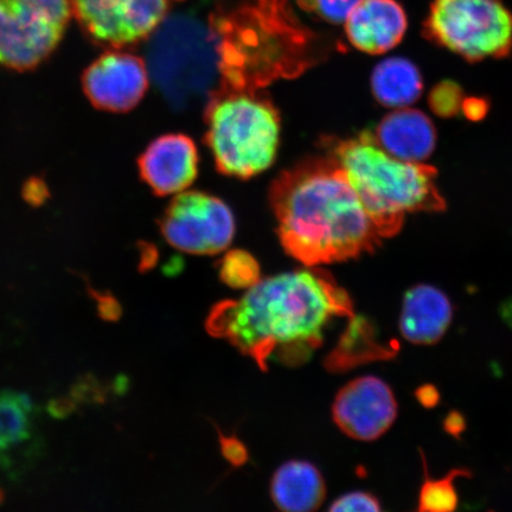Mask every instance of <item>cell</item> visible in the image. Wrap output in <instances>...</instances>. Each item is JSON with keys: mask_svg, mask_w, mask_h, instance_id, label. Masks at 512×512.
<instances>
[{"mask_svg": "<svg viewBox=\"0 0 512 512\" xmlns=\"http://www.w3.org/2000/svg\"><path fill=\"white\" fill-rule=\"evenodd\" d=\"M349 293L318 267L261 279L239 299L217 303L207 318L211 336L226 339L262 369L278 361L298 367L322 347L336 318L354 316Z\"/></svg>", "mask_w": 512, "mask_h": 512, "instance_id": "6da1fadb", "label": "cell"}, {"mask_svg": "<svg viewBox=\"0 0 512 512\" xmlns=\"http://www.w3.org/2000/svg\"><path fill=\"white\" fill-rule=\"evenodd\" d=\"M268 200L281 246L306 267L357 259L381 245L361 198L329 156L281 172Z\"/></svg>", "mask_w": 512, "mask_h": 512, "instance_id": "7a4b0ae2", "label": "cell"}, {"mask_svg": "<svg viewBox=\"0 0 512 512\" xmlns=\"http://www.w3.org/2000/svg\"><path fill=\"white\" fill-rule=\"evenodd\" d=\"M209 28L219 55V87L260 91L296 78L322 57L315 35L281 0H226Z\"/></svg>", "mask_w": 512, "mask_h": 512, "instance_id": "3957f363", "label": "cell"}, {"mask_svg": "<svg viewBox=\"0 0 512 512\" xmlns=\"http://www.w3.org/2000/svg\"><path fill=\"white\" fill-rule=\"evenodd\" d=\"M323 147L347 175L382 239L399 234L407 213H435L446 207L437 187V170L389 155L373 132L349 139L324 138Z\"/></svg>", "mask_w": 512, "mask_h": 512, "instance_id": "277c9868", "label": "cell"}, {"mask_svg": "<svg viewBox=\"0 0 512 512\" xmlns=\"http://www.w3.org/2000/svg\"><path fill=\"white\" fill-rule=\"evenodd\" d=\"M206 144L221 174L249 179L274 163L280 114L260 91L217 87L204 111Z\"/></svg>", "mask_w": 512, "mask_h": 512, "instance_id": "5b68a950", "label": "cell"}, {"mask_svg": "<svg viewBox=\"0 0 512 512\" xmlns=\"http://www.w3.org/2000/svg\"><path fill=\"white\" fill-rule=\"evenodd\" d=\"M150 37L147 70L166 100L179 110L208 102L221 81L209 25L188 16L165 18Z\"/></svg>", "mask_w": 512, "mask_h": 512, "instance_id": "8992f818", "label": "cell"}, {"mask_svg": "<svg viewBox=\"0 0 512 512\" xmlns=\"http://www.w3.org/2000/svg\"><path fill=\"white\" fill-rule=\"evenodd\" d=\"M422 31L469 62L503 59L512 50V12L502 0H433Z\"/></svg>", "mask_w": 512, "mask_h": 512, "instance_id": "52a82bcc", "label": "cell"}, {"mask_svg": "<svg viewBox=\"0 0 512 512\" xmlns=\"http://www.w3.org/2000/svg\"><path fill=\"white\" fill-rule=\"evenodd\" d=\"M72 15L70 0H0V67L23 72L40 66Z\"/></svg>", "mask_w": 512, "mask_h": 512, "instance_id": "ba28073f", "label": "cell"}, {"mask_svg": "<svg viewBox=\"0 0 512 512\" xmlns=\"http://www.w3.org/2000/svg\"><path fill=\"white\" fill-rule=\"evenodd\" d=\"M235 229L234 215L227 204L201 191L179 192L160 220L165 241L178 251L192 255L226 251Z\"/></svg>", "mask_w": 512, "mask_h": 512, "instance_id": "9c48e42d", "label": "cell"}, {"mask_svg": "<svg viewBox=\"0 0 512 512\" xmlns=\"http://www.w3.org/2000/svg\"><path fill=\"white\" fill-rule=\"evenodd\" d=\"M70 5L88 38L114 49L150 37L169 11V0H70Z\"/></svg>", "mask_w": 512, "mask_h": 512, "instance_id": "30bf717a", "label": "cell"}, {"mask_svg": "<svg viewBox=\"0 0 512 512\" xmlns=\"http://www.w3.org/2000/svg\"><path fill=\"white\" fill-rule=\"evenodd\" d=\"M398 402L389 384L373 375L345 384L332 405L335 424L348 437L374 441L386 434L398 418Z\"/></svg>", "mask_w": 512, "mask_h": 512, "instance_id": "8fae6325", "label": "cell"}, {"mask_svg": "<svg viewBox=\"0 0 512 512\" xmlns=\"http://www.w3.org/2000/svg\"><path fill=\"white\" fill-rule=\"evenodd\" d=\"M83 89L89 101L102 111L133 110L149 88V70L140 57L124 51H108L86 69Z\"/></svg>", "mask_w": 512, "mask_h": 512, "instance_id": "7c38bea8", "label": "cell"}, {"mask_svg": "<svg viewBox=\"0 0 512 512\" xmlns=\"http://www.w3.org/2000/svg\"><path fill=\"white\" fill-rule=\"evenodd\" d=\"M197 147L182 133H169L146 147L138 160L139 174L157 196L187 190L198 175Z\"/></svg>", "mask_w": 512, "mask_h": 512, "instance_id": "4fadbf2b", "label": "cell"}, {"mask_svg": "<svg viewBox=\"0 0 512 512\" xmlns=\"http://www.w3.org/2000/svg\"><path fill=\"white\" fill-rule=\"evenodd\" d=\"M408 28L405 9L396 0H361L345 21L351 46L370 55H382L403 40Z\"/></svg>", "mask_w": 512, "mask_h": 512, "instance_id": "5bb4252c", "label": "cell"}, {"mask_svg": "<svg viewBox=\"0 0 512 512\" xmlns=\"http://www.w3.org/2000/svg\"><path fill=\"white\" fill-rule=\"evenodd\" d=\"M453 305L440 288L420 284L406 292L402 300L399 328L406 341L433 345L443 339L453 319Z\"/></svg>", "mask_w": 512, "mask_h": 512, "instance_id": "9a60e30c", "label": "cell"}, {"mask_svg": "<svg viewBox=\"0 0 512 512\" xmlns=\"http://www.w3.org/2000/svg\"><path fill=\"white\" fill-rule=\"evenodd\" d=\"M377 144L395 158L422 163L437 145V131L424 112L399 108L384 117L374 133Z\"/></svg>", "mask_w": 512, "mask_h": 512, "instance_id": "2e32d148", "label": "cell"}, {"mask_svg": "<svg viewBox=\"0 0 512 512\" xmlns=\"http://www.w3.org/2000/svg\"><path fill=\"white\" fill-rule=\"evenodd\" d=\"M335 348L325 357L324 366L332 373H344L364 364L389 361L398 355V342H384L379 329L366 316H351Z\"/></svg>", "mask_w": 512, "mask_h": 512, "instance_id": "e0dca14e", "label": "cell"}, {"mask_svg": "<svg viewBox=\"0 0 512 512\" xmlns=\"http://www.w3.org/2000/svg\"><path fill=\"white\" fill-rule=\"evenodd\" d=\"M325 496L322 473L305 460H290L281 465L271 480L273 503L283 511H315L323 504Z\"/></svg>", "mask_w": 512, "mask_h": 512, "instance_id": "ac0fdd59", "label": "cell"}, {"mask_svg": "<svg viewBox=\"0 0 512 512\" xmlns=\"http://www.w3.org/2000/svg\"><path fill=\"white\" fill-rule=\"evenodd\" d=\"M424 83L418 67L403 57H390L371 74V92L382 106L406 108L418 101Z\"/></svg>", "mask_w": 512, "mask_h": 512, "instance_id": "d6986e66", "label": "cell"}, {"mask_svg": "<svg viewBox=\"0 0 512 512\" xmlns=\"http://www.w3.org/2000/svg\"><path fill=\"white\" fill-rule=\"evenodd\" d=\"M32 408L29 396L11 390L0 392V456L29 440Z\"/></svg>", "mask_w": 512, "mask_h": 512, "instance_id": "ffe728a7", "label": "cell"}, {"mask_svg": "<svg viewBox=\"0 0 512 512\" xmlns=\"http://www.w3.org/2000/svg\"><path fill=\"white\" fill-rule=\"evenodd\" d=\"M424 462L425 478L419 495V511L446 512L458 508L459 498L456 489L458 478H471L472 472L464 467H456L443 478L432 479L428 473L425 454L421 453Z\"/></svg>", "mask_w": 512, "mask_h": 512, "instance_id": "44dd1931", "label": "cell"}, {"mask_svg": "<svg viewBox=\"0 0 512 512\" xmlns=\"http://www.w3.org/2000/svg\"><path fill=\"white\" fill-rule=\"evenodd\" d=\"M222 283L234 290H249L261 280V268L255 256L243 249H232L217 262Z\"/></svg>", "mask_w": 512, "mask_h": 512, "instance_id": "7402d4cb", "label": "cell"}, {"mask_svg": "<svg viewBox=\"0 0 512 512\" xmlns=\"http://www.w3.org/2000/svg\"><path fill=\"white\" fill-rule=\"evenodd\" d=\"M464 99L463 89L452 81L438 83L428 96L431 110L443 118L453 117L462 111Z\"/></svg>", "mask_w": 512, "mask_h": 512, "instance_id": "603a6c76", "label": "cell"}, {"mask_svg": "<svg viewBox=\"0 0 512 512\" xmlns=\"http://www.w3.org/2000/svg\"><path fill=\"white\" fill-rule=\"evenodd\" d=\"M360 2L361 0H297L304 11L331 24L345 23Z\"/></svg>", "mask_w": 512, "mask_h": 512, "instance_id": "cb8c5ba5", "label": "cell"}, {"mask_svg": "<svg viewBox=\"0 0 512 512\" xmlns=\"http://www.w3.org/2000/svg\"><path fill=\"white\" fill-rule=\"evenodd\" d=\"M330 511H381V503L379 498L370 492L352 491L341 497H338L334 503L330 505Z\"/></svg>", "mask_w": 512, "mask_h": 512, "instance_id": "d4e9b609", "label": "cell"}, {"mask_svg": "<svg viewBox=\"0 0 512 512\" xmlns=\"http://www.w3.org/2000/svg\"><path fill=\"white\" fill-rule=\"evenodd\" d=\"M89 296L96 302V311L98 315L105 322H117L123 316V307H121L119 300L111 293L99 292L88 288Z\"/></svg>", "mask_w": 512, "mask_h": 512, "instance_id": "484cf974", "label": "cell"}, {"mask_svg": "<svg viewBox=\"0 0 512 512\" xmlns=\"http://www.w3.org/2000/svg\"><path fill=\"white\" fill-rule=\"evenodd\" d=\"M220 450L224 459L233 466H242L248 462V450L238 437L220 435Z\"/></svg>", "mask_w": 512, "mask_h": 512, "instance_id": "4316f807", "label": "cell"}, {"mask_svg": "<svg viewBox=\"0 0 512 512\" xmlns=\"http://www.w3.org/2000/svg\"><path fill=\"white\" fill-rule=\"evenodd\" d=\"M72 394L75 402L98 403L105 400V389L88 376L75 383Z\"/></svg>", "mask_w": 512, "mask_h": 512, "instance_id": "83f0119b", "label": "cell"}, {"mask_svg": "<svg viewBox=\"0 0 512 512\" xmlns=\"http://www.w3.org/2000/svg\"><path fill=\"white\" fill-rule=\"evenodd\" d=\"M462 111L467 119L472 121L482 120L489 111V104L480 98H465Z\"/></svg>", "mask_w": 512, "mask_h": 512, "instance_id": "f1b7e54d", "label": "cell"}, {"mask_svg": "<svg viewBox=\"0 0 512 512\" xmlns=\"http://www.w3.org/2000/svg\"><path fill=\"white\" fill-rule=\"evenodd\" d=\"M415 396L416 400L426 408H433L437 406L440 401L438 389L432 386V384H424V386L416 389Z\"/></svg>", "mask_w": 512, "mask_h": 512, "instance_id": "f546056e", "label": "cell"}, {"mask_svg": "<svg viewBox=\"0 0 512 512\" xmlns=\"http://www.w3.org/2000/svg\"><path fill=\"white\" fill-rule=\"evenodd\" d=\"M76 406L75 400L72 399H56L49 403L48 411L54 418H67L74 412Z\"/></svg>", "mask_w": 512, "mask_h": 512, "instance_id": "4dcf8cb0", "label": "cell"}, {"mask_svg": "<svg viewBox=\"0 0 512 512\" xmlns=\"http://www.w3.org/2000/svg\"><path fill=\"white\" fill-rule=\"evenodd\" d=\"M465 418L459 412L453 411L446 416L444 421L445 431L453 437H458L465 430Z\"/></svg>", "mask_w": 512, "mask_h": 512, "instance_id": "1f68e13d", "label": "cell"}, {"mask_svg": "<svg viewBox=\"0 0 512 512\" xmlns=\"http://www.w3.org/2000/svg\"><path fill=\"white\" fill-rule=\"evenodd\" d=\"M503 316L512 324V300L511 303H507L503 307Z\"/></svg>", "mask_w": 512, "mask_h": 512, "instance_id": "d6a6232c", "label": "cell"}, {"mask_svg": "<svg viewBox=\"0 0 512 512\" xmlns=\"http://www.w3.org/2000/svg\"><path fill=\"white\" fill-rule=\"evenodd\" d=\"M4 501V494L3 491H0V503Z\"/></svg>", "mask_w": 512, "mask_h": 512, "instance_id": "836d02e7", "label": "cell"}]
</instances>
